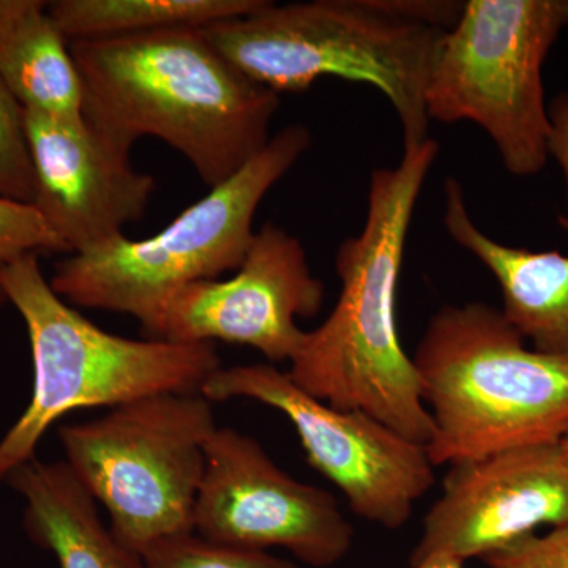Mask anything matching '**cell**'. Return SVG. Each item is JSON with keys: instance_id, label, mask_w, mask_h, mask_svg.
Wrapping results in <instances>:
<instances>
[{"instance_id": "cell-1", "label": "cell", "mask_w": 568, "mask_h": 568, "mask_svg": "<svg viewBox=\"0 0 568 568\" xmlns=\"http://www.w3.org/2000/svg\"><path fill=\"white\" fill-rule=\"evenodd\" d=\"M82 115L132 152L156 138L215 189L271 141L280 95L223 58L203 29L73 41Z\"/></svg>"}, {"instance_id": "cell-2", "label": "cell", "mask_w": 568, "mask_h": 568, "mask_svg": "<svg viewBox=\"0 0 568 568\" xmlns=\"http://www.w3.org/2000/svg\"><path fill=\"white\" fill-rule=\"evenodd\" d=\"M437 141L405 149L395 168L373 171L361 233L336 252L342 291L331 315L304 339L287 375L339 410H364L406 439L428 446L435 422L422 398L413 358L399 342L396 290L407 233Z\"/></svg>"}, {"instance_id": "cell-3", "label": "cell", "mask_w": 568, "mask_h": 568, "mask_svg": "<svg viewBox=\"0 0 568 568\" xmlns=\"http://www.w3.org/2000/svg\"><path fill=\"white\" fill-rule=\"evenodd\" d=\"M500 310L444 306L414 355L435 436L433 466L559 443L568 432V357L529 349Z\"/></svg>"}, {"instance_id": "cell-4", "label": "cell", "mask_w": 568, "mask_h": 568, "mask_svg": "<svg viewBox=\"0 0 568 568\" xmlns=\"http://www.w3.org/2000/svg\"><path fill=\"white\" fill-rule=\"evenodd\" d=\"M203 32L223 58L278 95L325 77L362 82L390 102L405 149L429 138L426 88L447 31L399 17L387 0L265 2Z\"/></svg>"}, {"instance_id": "cell-5", "label": "cell", "mask_w": 568, "mask_h": 568, "mask_svg": "<svg viewBox=\"0 0 568 568\" xmlns=\"http://www.w3.org/2000/svg\"><path fill=\"white\" fill-rule=\"evenodd\" d=\"M0 283L31 343V402L0 439V484L36 458L59 418L82 407H118L142 396L200 394L222 368L213 343L110 334L52 290L39 256L0 264Z\"/></svg>"}, {"instance_id": "cell-6", "label": "cell", "mask_w": 568, "mask_h": 568, "mask_svg": "<svg viewBox=\"0 0 568 568\" xmlns=\"http://www.w3.org/2000/svg\"><path fill=\"white\" fill-rule=\"evenodd\" d=\"M310 145L305 125L284 126L239 173L160 233L141 241L119 235L59 261L52 290L71 306L133 316L148 338H155L164 310L183 287L241 267L257 207Z\"/></svg>"}, {"instance_id": "cell-7", "label": "cell", "mask_w": 568, "mask_h": 568, "mask_svg": "<svg viewBox=\"0 0 568 568\" xmlns=\"http://www.w3.org/2000/svg\"><path fill=\"white\" fill-rule=\"evenodd\" d=\"M213 403L201 394L142 396L59 439L71 473L106 510L110 529L144 555L166 538L193 534V511L215 429Z\"/></svg>"}, {"instance_id": "cell-8", "label": "cell", "mask_w": 568, "mask_h": 568, "mask_svg": "<svg viewBox=\"0 0 568 568\" xmlns=\"http://www.w3.org/2000/svg\"><path fill=\"white\" fill-rule=\"evenodd\" d=\"M567 26L568 0L465 2L429 74V122L477 123L508 173H540L549 156L541 69Z\"/></svg>"}, {"instance_id": "cell-9", "label": "cell", "mask_w": 568, "mask_h": 568, "mask_svg": "<svg viewBox=\"0 0 568 568\" xmlns=\"http://www.w3.org/2000/svg\"><path fill=\"white\" fill-rule=\"evenodd\" d=\"M200 394L212 403L245 398L280 410L294 425L310 465L342 489L354 515L383 528H403L414 504L435 485L425 446L364 410L328 406L275 365L222 366Z\"/></svg>"}, {"instance_id": "cell-10", "label": "cell", "mask_w": 568, "mask_h": 568, "mask_svg": "<svg viewBox=\"0 0 568 568\" xmlns=\"http://www.w3.org/2000/svg\"><path fill=\"white\" fill-rule=\"evenodd\" d=\"M193 532L246 551L284 548L317 568L345 558L354 537L332 493L295 480L254 437L220 426L205 447Z\"/></svg>"}, {"instance_id": "cell-11", "label": "cell", "mask_w": 568, "mask_h": 568, "mask_svg": "<svg viewBox=\"0 0 568 568\" xmlns=\"http://www.w3.org/2000/svg\"><path fill=\"white\" fill-rule=\"evenodd\" d=\"M323 304L324 283L312 274L301 241L268 222L231 278L190 284L174 295L155 338L235 343L282 364L304 339L298 317L316 316Z\"/></svg>"}, {"instance_id": "cell-12", "label": "cell", "mask_w": 568, "mask_h": 568, "mask_svg": "<svg viewBox=\"0 0 568 568\" xmlns=\"http://www.w3.org/2000/svg\"><path fill=\"white\" fill-rule=\"evenodd\" d=\"M568 525V473L558 443L455 463L429 508L410 567L503 551L540 526Z\"/></svg>"}, {"instance_id": "cell-13", "label": "cell", "mask_w": 568, "mask_h": 568, "mask_svg": "<svg viewBox=\"0 0 568 568\" xmlns=\"http://www.w3.org/2000/svg\"><path fill=\"white\" fill-rule=\"evenodd\" d=\"M24 126L32 205L67 253L110 242L144 216L155 179L138 171L132 152L97 132L84 115L24 111Z\"/></svg>"}, {"instance_id": "cell-14", "label": "cell", "mask_w": 568, "mask_h": 568, "mask_svg": "<svg viewBox=\"0 0 568 568\" xmlns=\"http://www.w3.org/2000/svg\"><path fill=\"white\" fill-rule=\"evenodd\" d=\"M559 223L568 231L567 216ZM444 226L491 272L503 293V316L534 349L568 357V256L499 244L470 219L463 189L446 182Z\"/></svg>"}, {"instance_id": "cell-15", "label": "cell", "mask_w": 568, "mask_h": 568, "mask_svg": "<svg viewBox=\"0 0 568 568\" xmlns=\"http://www.w3.org/2000/svg\"><path fill=\"white\" fill-rule=\"evenodd\" d=\"M6 484L24 499L26 534L59 568H145L104 525L99 504L63 459H29Z\"/></svg>"}, {"instance_id": "cell-16", "label": "cell", "mask_w": 568, "mask_h": 568, "mask_svg": "<svg viewBox=\"0 0 568 568\" xmlns=\"http://www.w3.org/2000/svg\"><path fill=\"white\" fill-rule=\"evenodd\" d=\"M0 80L24 111L82 114L70 41L41 0H0Z\"/></svg>"}, {"instance_id": "cell-17", "label": "cell", "mask_w": 568, "mask_h": 568, "mask_svg": "<svg viewBox=\"0 0 568 568\" xmlns=\"http://www.w3.org/2000/svg\"><path fill=\"white\" fill-rule=\"evenodd\" d=\"M267 0H55L52 20L73 41L121 39L174 29H205L245 17Z\"/></svg>"}, {"instance_id": "cell-18", "label": "cell", "mask_w": 568, "mask_h": 568, "mask_svg": "<svg viewBox=\"0 0 568 568\" xmlns=\"http://www.w3.org/2000/svg\"><path fill=\"white\" fill-rule=\"evenodd\" d=\"M141 558L145 568H301L267 551L222 547L194 532L159 541Z\"/></svg>"}, {"instance_id": "cell-19", "label": "cell", "mask_w": 568, "mask_h": 568, "mask_svg": "<svg viewBox=\"0 0 568 568\" xmlns=\"http://www.w3.org/2000/svg\"><path fill=\"white\" fill-rule=\"evenodd\" d=\"M0 197L31 204L33 201V170L28 138H26L24 108L11 95L0 80Z\"/></svg>"}, {"instance_id": "cell-20", "label": "cell", "mask_w": 568, "mask_h": 568, "mask_svg": "<svg viewBox=\"0 0 568 568\" xmlns=\"http://www.w3.org/2000/svg\"><path fill=\"white\" fill-rule=\"evenodd\" d=\"M39 253L67 250L33 205L0 197V264Z\"/></svg>"}, {"instance_id": "cell-21", "label": "cell", "mask_w": 568, "mask_h": 568, "mask_svg": "<svg viewBox=\"0 0 568 568\" xmlns=\"http://www.w3.org/2000/svg\"><path fill=\"white\" fill-rule=\"evenodd\" d=\"M484 560L491 568H568V525L523 538Z\"/></svg>"}, {"instance_id": "cell-22", "label": "cell", "mask_w": 568, "mask_h": 568, "mask_svg": "<svg viewBox=\"0 0 568 568\" xmlns=\"http://www.w3.org/2000/svg\"><path fill=\"white\" fill-rule=\"evenodd\" d=\"M548 152L555 156L566 178L568 203V92L552 99L548 106Z\"/></svg>"}, {"instance_id": "cell-23", "label": "cell", "mask_w": 568, "mask_h": 568, "mask_svg": "<svg viewBox=\"0 0 568 568\" xmlns=\"http://www.w3.org/2000/svg\"><path fill=\"white\" fill-rule=\"evenodd\" d=\"M462 560L452 558H433L424 560V562L417 564L410 568H465L463 567Z\"/></svg>"}, {"instance_id": "cell-24", "label": "cell", "mask_w": 568, "mask_h": 568, "mask_svg": "<svg viewBox=\"0 0 568 568\" xmlns=\"http://www.w3.org/2000/svg\"><path fill=\"white\" fill-rule=\"evenodd\" d=\"M560 458H562L564 466H566L568 473V432L566 435L560 437L558 443Z\"/></svg>"}, {"instance_id": "cell-25", "label": "cell", "mask_w": 568, "mask_h": 568, "mask_svg": "<svg viewBox=\"0 0 568 568\" xmlns=\"http://www.w3.org/2000/svg\"><path fill=\"white\" fill-rule=\"evenodd\" d=\"M9 304V298H7L6 291H3L2 283H0V308L3 305Z\"/></svg>"}]
</instances>
